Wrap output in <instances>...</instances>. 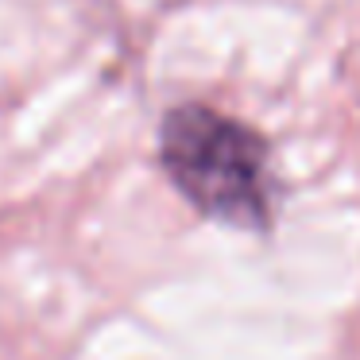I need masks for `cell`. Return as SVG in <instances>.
I'll return each mask as SVG.
<instances>
[{"label": "cell", "instance_id": "obj_1", "mask_svg": "<svg viewBox=\"0 0 360 360\" xmlns=\"http://www.w3.org/2000/svg\"><path fill=\"white\" fill-rule=\"evenodd\" d=\"M163 163L202 213L264 225L271 213L267 148L252 128L202 105L174 109L163 124Z\"/></svg>", "mask_w": 360, "mask_h": 360}]
</instances>
